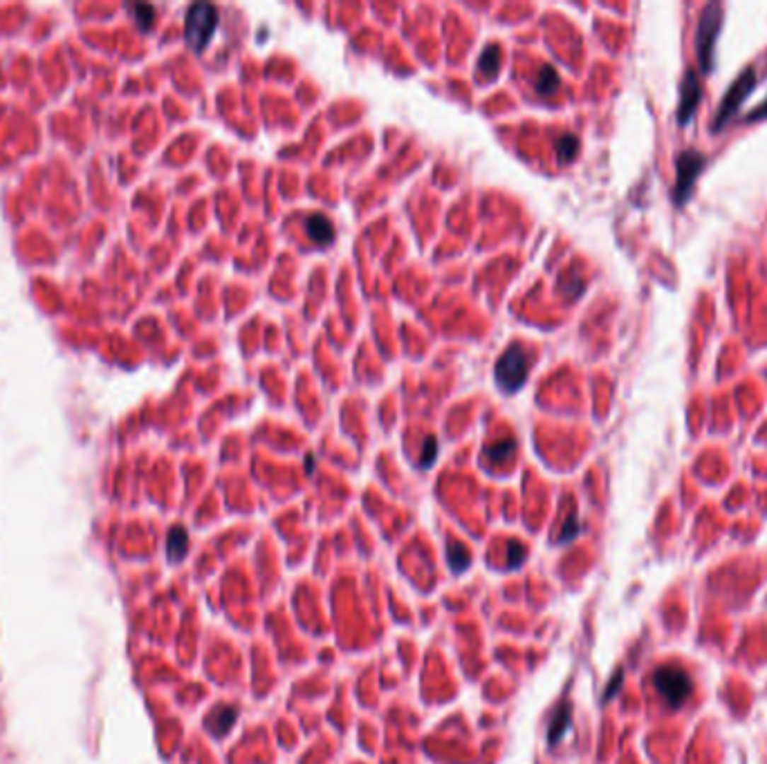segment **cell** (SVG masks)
<instances>
[{
  "instance_id": "cell-9",
  "label": "cell",
  "mask_w": 767,
  "mask_h": 764,
  "mask_svg": "<svg viewBox=\"0 0 767 764\" xmlns=\"http://www.w3.org/2000/svg\"><path fill=\"white\" fill-rule=\"evenodd\" d=\"M187 545H189L187 531H184L182 527H173L168 534V558L180 560L184 554H187Z\"/></svg>"
},
{
  "instance_id": "cell-7",
  "label": "cell",
  "mask_w": 767,
  "mask_h": 764,
  "mask_svg": "<svg viewBox=\"0 0 767 764\" xmlns=\"http://www.w3.org/2000/svg\"><path fill=\"white\" fill-rule=\"evenodd\" d=\"M703 99V86L696 70H686L680 86V105H678V124L686 126L698 110V103Z\"/></svg>"
},
{
  "instance_id": "cell-21",
  "label": "cell",
  "mask_w": 767,
  "mask_h": 764,
  "mask_svg": "<svg viewBox=\"0 0 767 764\" xmlns=\"http://www.w3.org/2000/svg\"><path fill=\"white\" fill-rule=\"evenodd\" d=\"M763 117H767V99L759 105L756 110H751V112L745 117V119H747V122H759V119H763Z\"/></svg>"
},
{
  "instance_id": "cell-14",
  "label": "cell",
  "mask_w": 767,
  "mask_h": 764,
  "mask_svg": "<svg viewBox=\"0 0 767 764\" xmlns=\"http://www.w3.org/2000/svg\"><path fill=\"white\" fill-rule=\"evenodd\" d=\"M514 449H517V442H514V440H502V442H498V444H494V446H489L487 455H489V459H492V462L500 464V462H505V459L512 457Z\"/></svg>"
},
{
  "instance_id": "cell-8",
  "label": "cell",
  "mask_w": 767,
  "mask_h": 764,
  "mask_svg": "<svg viewBox=\"0 0 767 764\" xmlns=\"http://www.w3.org/2000/svg\"><path fill=\"white\" fill-rule=\"evenodd\" d=\"M306 227H308V233H310V238H312L314 242L325 245V242L333 240V225H330L328 218H323V216H312V218H308Z\"/></svg>"
},
{
  "instance_id": "cell-16",
  "label": "cell",
  "mask_w": 767,
  "mask_h": 764,
  "mask_svg": "<svg viewBox=\"0 0 767 764\" xmlns=\"http://www.w3.org/2000/svg\"><path fill=\"white\" fill-rule=\"evenodd\" d=\"M133 14L137 18V25L142 30H151L153 23H155V9L151 5H135L133 7Z\"/></svg>"
},
{
  "instance_id": "cell-15",
  "label": "cell",
  "mask_w": 767,
  "mask_h": 764,
  "mask_svg": "<svg viewBox=\"0 0 767 764\" xmlns=\"http://www.w3.org/2000/svg\"><path fill=\"white\" fill-rule=\"evenodd\" d=\"M577 153H579V139L575 135H563L557 141V155L561 162H570Z\"/></svg>"
},
{
  "instance_id": "cell-2",
  "label": "cell",
  "mask_w": 767,
  "mask_h": 764,
  "mask_svg": "<svg viewBox=\"0 0 767 764\" xmlns=\"http://www.w3.org/2000/svg\"><path fill=\"white\" fill-rule=\"evenodd\" d=\"M653 686H655L657 695L667 702V706L680 708L686 700H689V695L693 690V681L682 668L669 664V666L657 668L653 673Z\"/></svg>"
},
{
  "instance_id": "cell-1",
  "label": "cell",
  "mask_w": 767,
  "mask_h": 764,
  "mask_svg": "<svg viewBox=\"0 0 767 764\" xmlns=\"http://www.w3.org/2000/svg\"><path fill=\"white\" fill-rule=\"evenodd\" d=\"M722 16L725 9L720 3H709L703 14H700L698 20V30H696V49H698V61H700V72L709 74L713 68V49H716V41L722 28Z\"/></svg>"
},
{
  "instance_id": "cell-18",
  "label": "cell",
  "mask_w": 767,
  "mask_h": 764,
  "mask_svg": "<svg viewBox=\"0 0 767 764\" xmlns=\"http://www.w3.org/2000/svg\"><path fill=\"white\" fill-rule=\"evenodd\" d=\"M435 453H438V442H435L433 437H427V442H425V455H422V466H431Z\"/></svg>"
},
{
  "instance_id": "cell-4",
  "label": "cell",
  "mask_w": 767,
  "mask_h": 764,
  "mask_svg": "<svg viewBox=\"0 0 767 764\" xmlns=\"http://www.w3.org/2000/svg\"><path fill=\"white\" fill-rule=\"evenodd\" d=\"M756 83H759L756 70H754V68H745L743 74H740L736 81L729 86V90H727V95H725L720 108H718V114L713 117V126H711L713 133H720V130L727 126V122L732 119V117L738 112L740 105L745 103V99L754 92Z\"/></svg>"
},
{
  "instance_id": "cell-19",
  "label": "cell",
  "mask_w": 767,
  "mask_h": 764,
  "mask_svg": "<svg viewBox=\"0 0 767 764\" xmlns=\"http://www.w3.org/2000/svg\"><path fill=\"white\" fill-rule=\"evenodd\" d=\"M523 558H525V549L519 543H512L509 545V565H512V568H517V565H521Z\"/></svg>"
},
{
  "instance_id": "cell-13",
  "label": "cell",
  "mask_w": 767,
  "mask_h": 764,
  "mask_svg": "<svg viewBox=\"0 0 767 764\" xmlns=\"http://www.w3.org/2000/svg\"><path fill=\"white\" fill-rule=\"evenodd\" d=\"M480 72L485 74V76H494L496 72H498V68H500V49L494 45V47H487L485 49V54L480 57Z\"/></svg>"
},
{
  "instance_id": "cell-10",
  "label": "cell",
  "mask_w": 767,
  "mask_h": 764,
  "mask_svg": "<svg viewBox=\"0 0 767 764\" xmlns=\"http://www.w3.org/2000/svg\"><path fill=\"white\" fill-rule=\"evenodd\" d=\"M233 719H236V710H231V708H218L216 713L209 717V727H211V731H214L216 735H222V733L229 731Z\"/></svg>"
},
{
  "instance_id": "cell-20",
  "label": "cell",
  "mask_w": 767,
  "mask_h": 764,
  "mask_svg": "<svg viewBox=\"0 0 767 764\" xmlns=\"http://www.w3.org/2000/svg\"><path fill=\"white\" fill-rule=\"evenodd\" d=\"M577 534H579V522H577V518L572 516L570 520H567V524H565V531L561 534V538H559V540H563V543H565V540L575 538Z\"/></svg>"
},
{
  "instance_id": "cell-17",
  "label": "cell",
  "mask_w": 767,
  "mask_h": 764,
  "mask_svg": "<svg viewBox=\"0 0 767 764\" xmlns=\"http://www.w3.org/2000/svg\"><path fill=\"white\" fill-rule=\"evenodd\" d=\"M449 563H451V568H454L456 572L465 570L467 563H469V554L465 551V547H460V545H451V547H449Z\"/></svg>"
},
{
  "instance_id": "cell-5",
  "label": "cell",
  "mask_w": 767,
  "mask_h": 764,
  "mask_svg": "<svg viewBox=\"0 0 767 764\" xmlns=\"http://www.w3.org/2000/svg\"><path fill=\"white\" fill-rule=\"evenodd\" d=\"M527 368H530V363H527V352L523 350V346L521 343L509 346L500 354V359L496 363V384L500 386V390L505 392L519 390L525 384Z\"/></svg>"
},
{
  "instance_id": "cell-6",
  "label": "cell",
  "mask_w": 767,
  "mask_h": 764,
  "mask_svg": "<svg viewBox=\"0 0 767 764\" xmlns=\"http://www.w3.org/2000/svg\"><path fill=\"white\" fill-rule=\"evenodd\" d=\"M705 164H707V157L700 151L689 148V151H682L678 155V160H676L678 177H676V187H673V202H676L678 206H682L691 197L693 184H696L698 175L703 173Z\"/></svg>"
},
{
  "instance_id": "cell-12",
  "label": "cell",
  "mask_w": 767,
  "mask_h": 764,
  "mask_svg": "<svg viewBox=\"0 0 767 764\" xmlns=\"http://www.w3.org/2000/svg\"><path fill=\"white\" fill-rule=\"evenodd\" d=\"M567 724H570V708L567 706H561L557 710V717L552 719V727H550V744H557L559 737L565 733Z\"/></svg>"
},
{
  "instance_id": "cell-11",
  "label": "cell",
  "mask_w": 767,
  "mask_h": 764,
  "mask_svg": "<svg viewBox=\"0 0 767 764\" xmlns=\"http://www.w3.org/2000/svg\"><path fill=\"white\" fill-rule=\"evenodd\" d=\"M559 88V74L554 72V68H543L536 76V92L538 95H552L554 90Z\"/></svg>"
},
{
  "instance_id": "cell-3",
  "label": "cell",
  "mask_w": 767,
  "mask_h": 764,
  "mask_svg": "<svg viewBox=\"0 0 767 764\" xmlns=\"http://www.w3.org/2000/svg\"><path fill=\"white\" fill-rule=\"evenodd\" d=\"M216 28H218V11L214 5L195 3L189 7L187 20H184V36H187V43L191 45V49L202 52L209 45Z\"/></svg>"
}]
</instances>
